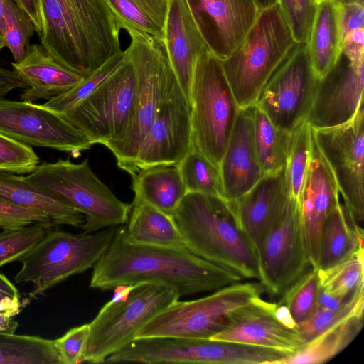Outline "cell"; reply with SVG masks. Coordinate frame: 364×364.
Returning a JSON list of instances; mask_svg holds the SVG:
<instances>
[{"label":"cell","mask_w":364,"mask_h":364,"mask_svg":"<svg viewBox=\"0 0 364 364\" xmlns=\"http://www.w3.org/2000/svg\"><path fill=\"white\" fill-rule=\"evenodd\" d=\"M363 287L357 290L344 306L338 309H330L316 305L311 314L297 324V329L306 343L341 321L363 314Z\"/></svg>","instance_id":"38"},{"label":"cell","mask_w":364,"mask_h":364,"mask_svg":"<svg viewBox=\"0 0 364 364\" xmlns=\"http://www.w3.org/2000/svg\"><path fill=\"white\" fill-rule=\"evenodd\" d=\"M318 81L306 43H296L262 90L255 105L274 126L291 134L307 119Z\"/></svg>","instance_id":"12"},{"label":"cell","mask_w":364,"mask_h":364,"mask_svg":"<svg viewBox=\"0 0 364 364\" xmlns=\"http://www.w3.org/2000/svg\"><path fill=\"white\" fill-rule=\"evenodd\" d=\"M253 134L257 155L264 173H273L285 166L291 133L274 126L256 105L253 113Z\"/></svg>","instance_id":"32"},{"label":"cell","mask_w":364,"mask_h":364,"mask_svg":"<svg viewBox=\"0 0 364 364\" xmlns=\"http://www.w3.org/2000/svg\"><path fill=\"white\" fill-rule=\"evenodd\" d=\"M296 43L278 4L260 11L240 46L221 60L240 108L255 105Z\"/></svg>","instance_id":"5"},{"label":"cell","mask_w":364,"mask_h":364,"mask_svg":"<svg viewBox=\"0 0 364 364\" xmlns=\"http://www.w3.org/2000/svg\"><path fill=\"white\" fill-rule=\"evenodd\" d=\"M23 306L20 298L6 296L0 299V314L9 317L18 314Z\"/></svg>","instance_id":"50"},{"label":"cell","mask_w":364,"mask_h":364,"mask_svg":"<svg viewBox=\"0 0 364 364\" xmlns=\"http://www.w3.org/2000/svg\"><path fill=\"white\" fill-rule=\"evenodd\" d=\"M364 59L353 60L341 52L332 68L319 79L307 117L315 129L342 125L363 105Z\"/></svg>","instance_id":"17"},{"label":"cell","mask_w":364,"mask_h":364,"mask_svg":"<svg viewBox=\"0 0 364 364\" xmlns=\"http://www.w3.org/2000/svg\"><path fill=\"white\" fill-rule=\"evenodd\" d=\"M192 146L188 100L174 75L136 159V172L156 165L178 164Z\"/></svg>","instance_id":"16"},{"label":"cell","mask_w":364,"mask_h":364,"mask_svg":"<svg viewBox=\"0 0 364 364\" xmlns=\"http://www.w3.org/2000/svg\"><path fill=\"white\" fill-rule=\"evenodd\" d=\"M36 187L75 208L85 216L84 232H94L127 222L131 204L122 202L92 171L87 159L69 158L39 164L25 176Z\"/></svg>","instance_id":"7"},{"label":"cell","mask_w":364,"mask_h":364,"mask_svg":"<svg viewBox=\"0 0 364 364\" xmlns=\"http://www.w3.org/2000/svg\"><path fill=\"white\" fill-rule=\"evenodd\" d=\"M320 0H315L316 4Z\"/></svg>","instance_id":"58"},{"label":"cell","mask_w":364,"mask_h":364,"mask_svg":"<svg viewBox=\"0 0 364 364\" xmlns=\"http://www.w3.org/2000/svg\"><path fill=\"white\" fill-rule=\"evenodd\" d=\"M27 89L28 86L14 70L0 66V98L16 89Z\"/></svg>","instance_id":"48"},{"label":"cell","mask_w":364,"mask_h":364,"mask_svg":"<svg viewBox=\"0 0 364 364\" xmlns=\"http://www.w3.org/2000/svg\"><path fill=\"white\" fill-rule=\"evenodd\" d=\"M342 53L348 58L360 60L364 59V28L347 33L343 40Z\"/></svg>","instance_id":"47"},{"label":"cell","mask_w":364,"mask_h":364,"mask_svg":"<svg viewBox=\"0 0 364 364\" xmlns=\"http://www.w3.org/2000/svg\"><path fill=\"white\" fill-rule=\"evenodd\" d=\"M0 199L48 217L55 225L82 228L85 216L29 183L25 176L0 171Z\"/></svg>","instance_id":"25"},{"label":"cell","mask_w":364,"mask_h":364,"mask_svg":"<svg viewBox=\"0 0 364 364\" xmlns=\"http://www.w3.org/2000/svg\"><path fill=\"white\" fill-rule=\"evenodd\" d=\"M126 56V50L119 51L98 68L84 77L73 88L50 98L41 104L42 106L59 114L65 112L97 89L120 66Z\"/></svg>","instance_id":"36"},{"label":"cell","mask_w":364,"mask_h":364,"mask_svg":"<svg viewBox=\"0 0 364 364\" xmlns=\"http://www.w3.org/2000/svg\"><path fill=\"white\" fill-rule=\"evenodd\" d=\"M34 32V24L27 14L14 0H9L1 35L4 47L11 52L14 63L20 62L25 57Z\"/></svg>","instance_id":"41"},{"label":"cell","mask_w":364,"mask_h":364,"mask_svg":"<svg viewBox=\"0 0 364 364\" xmlns=\"http://www.w3.org/2000/svg\"><path fill=\"white\" fill-rule=\"evenodd\" d=\"M363 248V230L350 220L341 201L325 219L316 269H326L344 262Z\"/></svg>","instance_id":"28"},{"label":"cell","mask_w":364,"mask_h":364,"mask_svg":"<svg viewBox=\"0 0 364 364\" xmlns=\"http://www.w3.org/2000/svg\"><path fill=\"white\" fill-rule=\"evenodd\" d=\"M18 323L13 317H9L0 314V333L14 334Z\"/></svg>","instance_id":"53"},{"label":"cell","mask_w":364,"mask_h":364,"mask_svg":"<svg viewBox=\"0 0 364 364\" xmlns=\"http://www.w3.org/2000/svg\"><path fill=\"white\" fill-rule=\"evenodd\" d=\"M125 31L163 40L170 0H106Z\"/></svg>","instance_id":"31"},{"label":"cell","mask_w":364,"mask_h":364,"mask_svg":"<svg viewBox=\"0 0 364 364\" xmlns=\"http://www.w3.org/2000/svg\"><path fill=\"white\" fill-rule=\"evenodd\" d=\"M312 144V129L307 119L291 133V141L286 164L291 195L298 201L305 181Z\"/></svg>","instance_id":"37"},{"label":"cell","mask_w":364,"mask_h":364,"mask_svg":"<svg viewBox=\"0 0 364 364\" xmlns=\"http://www.w3.org/2000/svg\"><path fill=\"white\" fill-rule=\"evenodd\" d=\"M52 222L36 223L0 232V268L18 261L55 226Z\"/></svg>","instance_id":"39"},{"label":"cell","mask_w":364,"mask_h":364,"mask_svg":"<svg viewBox=\"0 0 364 364\" xmlns=\"http://www.w3.org/2000/svg\"><path fill=\"white\" fill-rule=\"evenodd\" d=\"M277 319L289 328H297V323L293 318L289 309L284 304L277 303L275 309Z\"/></svg>","instance_id":"51"},{"label":"cell","mask_w":364,"mask_h":364,"mask_svg":"<svg viewBox=\"0 0 364 364\" xmlns=\"http://www.w3.org/2000/svg\"><path fill=\"white\" fill-rule=\"evenodd\" d=\"M255 105L240 108L219 164L224 198L233 203L265 174L256 152L253 134Z\"/></svg>","instance_id":"22"},{"label":"cell","mask_w":364,"mask_h":364,"mask_svg":"<svg viewBox=\"0 0 364 364\" xmlns=\"http://www.w3.org/2000/svg\"><path fill=\"white\" fill-rule=\"evenodd\" d=\"M277 304L261 296L243 305L228 316L227 326L209 339L252 345L289 355L305 343L297 328L282 323L275 316Z\"/></svg>","instance_id":"19"},{"label":"cell","mask_w":364,"mask_h":364,"mask_svg":"<svg viewBox=\"0 0 364 364\" xmlns=\"http://www.w3.org/2000/svg\"><path fill=\"white\" fill-rule=\"evenodd\" d=\"M90 335V325L85 323L69 329L53 340L61 364L81 363Z\"/></svg>","instance_id":"44"},{"label":"cell","mask_w":364,"mask_h":364,"mask_svg":"<svg viewBox=\"0 0 364 364\" xmlns=\"http://www.w3.org/2000/svg\"><path fill=\"white\" fill-rule=\"evenodd\" d=\"M320 288L327 294L348 297L364 286L363 248L326 269H318Z\"/></svg>","instance_id":"35"},{"label":"cell","mask_w":364,"mask_h":364,"mask_svg":"<svg viewBox=\"0 0 364 364\" xmlns=\"http://www.w3.org/2000/svg\"><path fill=\"white\" fill-rule=\"evenodd\" d=\"M58 226L18 260L21 267L14 277L15 282L34 285L28 301L68 277L93 267L111 244L118 227L73 234Z\"/></svg>","instance_id":"8"},{"label":"cell","mask_w":364,"mask_h":364,"mask_svg":"<svg viewBox=\"0 0 364 364\" xmlns=\"http://www.w3.org/2000/svg\"><path fill=\"white\" fill-rule=\"evenodd\" d=\"M0 133L36 147L70 152L75 157L95 144L60 114L42 105L0 98Z\"/></svg>","instance_id":"15"},{"label":"cell","mask_w":364,"mask_h":364,"mask_svg":"<svg viewBox=\"0 0 364 364\" xmlns=\"http://www.w3.org/2000/svg\"><path fill=\"white\" fill-rule=\"evenodd\" d=\"M262 284L237 282L207 296L171 304L145 324L136 338L178 337L209 339L228 325L235 309L261 296Z\"/></svg>","instance_id":"10"},{"label":"cell","mask_w":364,"mask_h":364,"mask_svg":"<svg viewBox=\"0 0 364 364\" xmlns=\"http://www.w3.org/2000/svg\"><path fill=\"white\" fill-rule=\"evenodd\" d=\"M209 51L220 60L244 41L261 9L255 0H186Z\"/></svg>","instance_id":"18"},{"label":"cell","mask_w":364,"mask_h":364,"mask_svg":"<svg viewBox=\"0 0 364 364\" xmlns=\"http://www.w3.org/2000/svg\"><path fill=\"white\" fill-rule=\"evenodd\" d=\"M14 1L32 21L36 33L38 36L41 32V24L37 0H14Z\"/></svg>","instance_id":"49"},{"label":"cell","mask_w":364,"mask_h":364,"mask_svg":"<svg viewBox=\"0 0 364 364\" xmlns=\"http://www.w3.org/2000/svg\"><path fill=\"white\" fill-rule=\"evenodd\" d=\"M343 37L336 0H320L316 4L306 50L311 67L321 79L332 68L342 52Z\"/></svg>","instance_id":"26"},{"label":"cell","mask_w":364,"mask_h":364,"mask_svg":"<svg viewBox=\"0 0 364 364\" xmlns=\"http://www.w3.org/2000/svg\"><path fill=\"white\" fill-rule=\"evenodd\" d=\"M312 128V127H311ZM314 140L337 183L352 222L364 218V109L342 125L315 129Z\"/></svg>","instance_id":"13"},{"label":"cell","mask_w":364,"mask_h":364,"mask_svg":"<svg viewBox=\"0 0 364 364\" xmlns=\"http://www.w3.org/2000/svg\"><path fill=\"white\" fill-rule=\"evenodd\" d=\"M363 5L357 2H338L340 26L343 38L347 33L363 28Z\"/></svg>","instance_id":"46"},{"label":"cell","mask_w":364,"mask_h":364,"mask_svg":"<svg viewBox=\"0 0 364 364\" xmlns=\"http://www.w3.org/2000/svg\"><path fill=\"white\" fill-rule=\"evenodd\" d=\"M291 198L285 166L265 173L249 191L231 203L239 226L257 255L267 232Z\"/></svg>","instance_id":"21"},{"label":"cell","mask_w":364,"mask_h":364,"mask_svg":"<svg viewBox=\"0 0 364 364\" xmlns=\"http://www.w3.org/2000/svg\"><path fill=\"white\" fill-rule=\"evenodd\" d=\"M318 269L310 267L282 294L279 304L285 305L298 324L314 311L319 291Z\"/></svg>","instance_id":"40"},{"label":"cell","mask_w":364,"mask_h":364,"mask_svg":"<svg viewBox=\"0 0 364 364\" xmlns=\"http://www.w3.org/2000/svg\"><path fill=\"white\" fill-rule=\"evenodd\" d=\"M49 222H52L51 220L43 214L0 199V228L2 230L17 229L36 223Z\"/></svg>","instance_id":"45"},{"label":"cell","mask_w":364,"mask_h":364,"mask_svg":"<svg viewBox=\"0 0 364 364\" xmlns=\"http://www.w3.org/2000/svg\"><path fill=\"white\" fill-rule=\"evenodd\" d=\"M341 3H348V2H357L361 4H364V0H336Z\"/></svg>","instance_id":"56"},{"label":"cell","mask_w":364,"mask_h":364,"mask_svg":"<svg viewBox=\"0 0 364 364\" xmlns=\"http://www.w3.org/2000/svg\"><path fill=\"white\" fill-rule=\"evenodd\" d=\"M127 221L128 224L124 228V236L130 242L186 247L172 216L149 205L139 203L132 205Z\"/></svg>","instance_id":"29"},{"label":"cell","mask_w":364,"mask_h":364,"mask_svg":"<svg viewBox=\"0 0 364 364\" xmlns=\"http://www.w3.org/2000/svg\"><path fill=\"white\" fill-rule=\"evenodd\" d=\"M277 1L278 0H255L261 10L277 4Z\"/></svg>","instance_id":"55"},{"label":"cell","mask_w":364,"mask_h":364,"mask_svg":"<svg viewBox=\"0 0 364 364\" xmlns=\"http://www.w3.org/2000/svg\"><path fill=\"white\" fill-rule=\"evenodd\" d=\"M40 45L85 77L122 50L120 22L106 0H37Z\"/></svg>","instance_id":"2"},{"label":"cell","mask_w":364,"mask_h":364,"mask_svg":"<svg viewBox=\"0 0 364 364\" xmlns=\"http://www.w3.org/2000/svg\"><path fill=\"white\" fill-rule=\"evenodd\" d=\"M89 323L82 363H102L136 338L151 318L179 300L171 287L155 284L120 285Z\"/></svg>","instance_id":"6"},{"label":"cell","mask_w":364,"mask_h":364,"mask_svg":"<svg viewBox=\"0 0 364 364\" xmlns=\"http://www.w3.org/2000/svg\"><path fill=\"white\" fill-rule=\"evenodd\" d=\"M0 364H61L54 341L0 333Z\"/></svg>","instance_id":"33"},{"label":"cell","mask_w":364,"mask_h":364,"mask_svg":"<svg viewBox=\"0 0 364 364\" xmlns=\"http://www.w3.org/2000/svg\"><path fill=\"white\" fill-rule=\"evenodd\" d=\"M20 298L17 288L3 274L0 272V299L4 297Z\"/></svg>","instance_id":"52"},{"label":"cell","mask_w":364,"mask_h":364,"mask_svg":"<svg viewBox=\"0 0 364 364\" xmlns=\"http://www.w3.org/2000/svg\"><path fill=\"white\" fill-rule=\"evenodd\" d=\"M124 228L118 225L111 244L93 266L90 287L107 291L120 285L155 284L173 288L181 297L215 291L244 280L186 247L130 242L124 238Z\"/></svg>","instance_id":"1"},{"label":"cell","mask_w":364,"mask_h":364,"mask_svg":"<svg viewBox=\"0 0 364 364\" xmlns=\"http://www.w3.org/2000/svg\"><path fill=\"white\" fill-rule=\"evenodd\" d=\"M132 178V205L145 203L170 216L188 193L178 164L141 168Z\"/></svg>","instance_id":"27"},{"label":"cell","mask_w":364,"mask_h":364,"mask_svg":"<svg viewBox=\"0 0 364 364\" xmlns=\"http://www.w3.org/2000/svg\"><path fill=\"white\" fill-rule=\"evenodd\" d=\"M312 129V128H311ZM311 265L317 267L321 229L330 212L340 203V192L333 173L313 136L305 181L298 200Z\"/></svg>","instance_id":"20"},{"label":"cell","mask_w":364,"mask_h":364,"mask_svg":"<svg viewBox=\"0 0 364 364\" xmlns=\"http://www.w3.org/2000/svg\"><path fill=\"white\" fill-rule=\"evenodd\" d=\"M11 65L28 86L20 95L26 102L48 100L68 91L84 77L60 63L38 44L30 45L25 57Z\"/></svg>","instance_id":"24"},{"label":"cell","mask_w":364,"mask_h":364,"mask_svg":"<svg viewBox=\"0 0 364 364\" xmlns=\"http://www.w3.org/2000/svg\"><path fill=\"white\" fill-rule=\"evenodd\" d=\"M185 247L243 279H259L257 255L240 229L231 203L188 192L172 215Z\"/></svg>","instance_id":"3"},{"label":"cell","mask_w":364,"mask_h":364,"mask_svg":"<svg viewBox=\"0 0 364 364\" xmlns=\"http://www.w3.org/2000/svg\"><path fill=\"white\" fill-rule=\"evenodd\" d=\"M188 104L192 145L219 166L240 107L221 60L210 51L196 63Z\"/></svg>","instance_id":"9"},{"label":"cell","mask_w":364,"mask_h":364,"mask_svg":"<svg viewBox=\"0 0 364 364\" xmlns=\"http://www.w3.org/2000/svg\"><path fill=\"white\" fill-rule=\"evenodd\" d=\"M4 47L3 36L0 32V50Z\"/></svg>","instance_id":"57"},{"label":"cell","mask_w":364,"mask_h":364,"mask_svg":"<svg viewBox=\"0 0 364 364\" xmlns=\"http://www.w3.org/2000/svg\"><path fill=\"white\" fill-rule=\"evenodd\" d=\"M363 314L338 322L306 342L296 352L274 364H321L343 350L363 327Z\"/></svg>","instance_id":"30"},{"label":"cell","mask_w":364,"mask_h":364,"mask_svg":"<svg viewBox=\"0 0 364 364\" xmlns=\"http://www.w3.org/2000/svg\"><path fill=\"white\" fill-rule=\"evenodd\" d=\"M9 0H0V32L3 27L4 15Z\"/></svg>","instance_id":"54"},{"label":"cell","mask_w":364,"mask_h":364,"mask_svg":"<svg viewBox=\"0 0 364 364\" xmlns=\"http://www.w3.org/2000/svg\"><path fill=\"white\" fill-rule=\"evenodd\" d=\"M127 48L136 75V95L130 117L122 132L105 143L118 167L132 176L140 146L155 119L169 82L175 75L163 40L129 29Z\"/></svg>","instance_id":"4"},{"label":"cell","mask_w":364,"mask_h":364,"mask_svg":"<svg viewBox=\"0 0 364 364\" xmlns=\"http://www.w3.org/2000/svg\"><path fill=\"white\" fill-rule=\"evenodd\" d=\"M296 43L306 42L316 8L315 0H278Z\"/></svg>","instance_id":"43"},{"label":"cell","mask_w":364,"mask_h":364,"mask_svg":"<svg viewBox=\"0 0 364 364\" xmlns=\"http://www.w3.org/2000/svg\"><path fill=\"white\" fill-rule=\"evenodd\" d=\"M188 192L210 194L224 198L219 166L193 145L178 164Z\"/></svg>","instance_id":"34"},{"label":"cell","mask_w":364,"mask_h":364,"mask_svg":"<svg viewBox=\"0 0 364 364\" xmlns=\"http://www.w3.org/2000/svg\"><path fill=\"white\" fill-rule=\"evenodd\" d=\"M120 66L92 93L60 114L95 144H105L124 129L136 95V75L127 49Z\"/></svg>","instance_id":"11"},{"label":"cell","mask_w":364,"mask_h":364,"mask_svg":"<svg viewBox=\"0 0 364 364\" xmlns=\"http://www.w3.org/2000/svg\"><path fill=\"white\" fill-rule=\"evenodd\" d=\"M163 42L172 70L188 100L196 63L209 50L186 0H170Z\"/></svg>","instance_id":"23"},{"label":"cell","mask_w":364,"mask_h":364,"mask_svg":"<svg viewBox=\"0 0 364 364\" xmlns=\"http://www.w3.org/2000/svg\"><path fill=\"white\" fill-rule=\"evenodd\" d=\"M259 281L273 295H282L312 267L297 200L286 209L267 232L257 252Z\"/></svg>","instance_id":"14"},{"label":"cell","mask_w":364,"mask_h":364,"mask_svg":"<svg viewBox=\"0 0 364 364\" xmlns=\"http://www.w3.org/2000/svg\"><path fill=\"white\" fill-rule=\"evenodd\" d=\"M39 164V157L31 146L0 133V171L30 173Z\"/></svg>","instance_id":"42"}]
</instances>
